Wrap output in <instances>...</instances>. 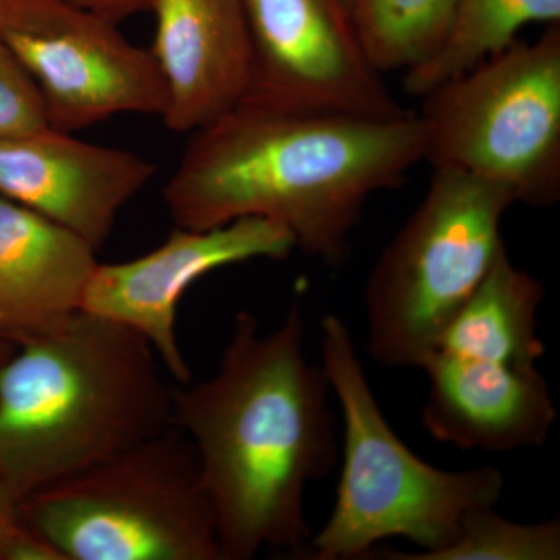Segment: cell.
<instances>
[{"mask_svg": "<svg viewBox=\"0 0 560 560\" xmlns=\"http://www.w3.org/2000/svg\"><path fill=\"white\" fill-rule=\"evenodd\" d=\"M305 334L298 301L268 334L238 312L215 374L172 385L173 425L197 453L221 560L308 550L305 492L337 467L340 444L329 381Z\"/></svg>", "mask_w": 560, "mask_h": 560, "instance_id": "cell-1", "label": "cell"}, {"mask_svg": "<svg viewBox=\"0 0 560 560\" xmlns=\"http://www.w3.org/2000/svg\"><path fill=\"white\" fill-rule=\"evenodd\" d=\"M190 135L164 187L176 226L276 221L296 249L330 268L348 260L371 198L425 160L415 110L368 119L242 101Z\"/></svg>", "mask_w": 560, "mask_h": 560, "instance_id": "cell-2", "label": "cell"}, {"mask_svg": "<svg viewBox=\"0 0 560 560\" xmlns=\"http://www.w3.org/2000/svg\"><path fill=\"white\" fill-rule=\"evenodd\" d=\"M145 338L79 312L0 364V485L20 504L173 427ZM165 371V370H164Z\"/></svg>", "mask_w": 560, "mask_h": 560, "instance_id": "cell-3", "label": "cell"}, {"mask_svg": "<svg viewBox=\"0 0 560 560\" xmlns=\"http://www.w3.org/2000/svg\"><path fill=\"white\" fill-rule=\"evenodd\" d=\"M320 366L342 415L341 474L334 510L304 559H363L399 537L419 551H389L386 559L423 560L452 544L470 511L499 503L506 480L495 467L440 469L397 436L348 324L335 313L320 323Z\"/></svg>", "mask_w": 560, "mask_h": 560, "instance_id": "cell-4", "label": "cell"}, {"mask_svg": "<svg viewBox=\"0 0 560 560\" xmlns=\"http://www.w3.org/2000/svg\"><path fill=\"white\" fill-rule=\"evenodd\" d=\"M61 560H221L215 510L175 425L21 503Z\"/></svg>", "mask_w": 560, "mask_h": 560, "instance_id": "cell-5", "label": "cell"}, {"mask_svg": "<svg viewBox=\"0 0 560 560\" xmlns=\"http://www.w3.org/2000/svg\"><path fill=\"white\" fill-rule=\"evenodd\" d=\"M514 197L455 168H433L418 208L385 246L364 287L366 348L390 370H420L445 327L506 253Z\"/></svg>", "mask_w": 560, "mask_h": 560, "instance_id": "cell-6", "label": "cell"}, {"mask_svg": "<svg viewBox=\"0 0 560 560\" xmlns=\"http://www.w3.org/2000/svg\"><path fill=\"white\" fill-rule=\"evenodd\" d=\"M422 98L425 160L504 187L515 205L560 201V24L517 39Z\"/></svg>", "mask_w": 560, "mask_h": 560, "instance_id": "cell-7", "label": "cell"}, {"mask_svg": "<svg viewBox=\"0 0 560 560\" xmlns=\"http://www.w3.org/2000/svg\"><path fill=\"white\" fill-rule=\"evenodd\" d=\"M0 36L55 130L75 132L120 114L164 116L160 66L117 22L62 0H0Z\"/></svg>", "mask_w": 560, "mask_h": 560, "instance_id": "cell-8", "label": "cell"}, {"mask_svg": "<svg viewBox=\"0 0 560 560\" xmlns=\"http://www.w3.org/2000/svg\"><path fill=\"white\" fill-rule=\"evenodd\" d=\"M253 75L243 101L300 113H407L372 65L345 0H245Z\"/></svg>", "mask_w": 560, "mask_h": 560, "instance_id": "cell-9", "label": "cell"}, {"mask_svg": "<svg viewBox=\"0 0 560 560\" xmlns=\"http://www.w3.org/2000/svg\"><path fill=\"white\" fill-rule=\"evenodd\" d=\"M294 249L290 232L271 220L241 219L210 230L176 226L167 241L138 259L98 264L81 312L135 330L173 381L189 383L191 371L176 331L186 291L212 271L249 260H285Z\"/></svg>", "mask_w": 560, "mask_h": 560, "instance_id": "cell-10", "label": "cell"}, {"mask_svg": "<svg viewBox=\"0 0 560 560\" xmlns=\"http://www.w3.org/2000/svg\"><path fill=\"white\" fill-rule=\"evenodd\" d=\"M154 175L156 165L145 158L50 127L0 139V197L68 228L95 249Z\"/></svg>", "mask_w": 560, "mask_h": 560, "instance_id": "cell-11", "label": "cell"}, {"mask_svg": "<svg viewBox=\"0 0 560 560\" xmlns=\"http://www.w3.org/2000/svg\"><path fill=\"white\" fill-rule=\"evenodd\" d=\"M422 423L430 436L463 451L511 453L540 447L558 410L537 364L433 352Z\"/></svg>", "mask_w": 560, "mask_h": 560, "instance_id": "cell-12", "label": "cell"}, {"mask_svg": "<svg viewBox=\"0 0 560 560\" xmlns=\"http://www.w3.org/2000/svg\"><path fill=\"white\" fill-rule=\"evenodd\" d=\"M151 54L167 88L161 117L175 132L219 119L246 97L253 46L245 0H151Z\"/></svg>", "mask_w": 560, "mask_h": 560, "instance_id": "cell-13", "label": "cell"}, {"mask_svg": "<svg viewBox=\"0 0 560 560\" xmlns=\"http://www.w3.org/2000/svg\"><path fill=\"white\" fill-rule=\"evenodd\" d=\"M97 249L0 197V338L20 346L81 312Z\"/></svg>", "mask_w": 560, "mask_h": 560, "instance_id": "cell-14", "label": "cell"}, {"mask_svg": "<svg viewBox=\"0 0 560 560\" xmlns=\"http://www.w3.org/2000/svg\"><path fill=\"white\" fill-rule=\"evenodd\" d=\"M545 289L503 253L477 290L445 327L433 352L537 364L545 345L537 334V313Z\"/></svg>", "mask_w": 560, "mask_h": 560, "instance_id": "cell-15", "label": "cell"}, {"mask_svg": "<svg viewBox=\"0 0 560 560\" xmlns=\"http://www.w3.org/2000/svg\"><path fill=\"white\" fill-rule=\"evenodd\" d=\"M530 24H560V0H458L440 50L404 73L405 92L423 97L438 84L510 47Z\"/></svg>", "mask_w": 560, "mask_h": 560, "instance_id": "cell-16", "label": "cell"}, {"mask_svg": "<svg viewBox=\"0 0 560 560\" xmlns=\"http://www.w3.org/2000/svg\"><path fill=\"white\" fill-rule=\"evenodd\" d=\"M458 0H353V25L375 69L408 72L447 38Z\"/></svg>", "mask_w": 560, "mask_h": 560, "instance_id": "cell-17", "label": "cell"}, {"mask_svg": "<svg viewBox=\"0 0 560 560\" xmlns=\"http://www.w3.org/2000/svg\"><path fill=\"white\" fill-rule=\"evenodd\" d=\"M560 522L517 523L495 506L477 508L451 545L423 560H559Z\"/></svg>", "mask_w": 560, "mask_h": 560, "instance_id": "cell-18", "label": "cell"}, {"mask_svg": "<svg viewBox=\"0 0 560 560\" xmlns=\"http://www.w3.org/2000/svg\"><path fill=\"white\" fill-rule=\"evenodd\" d=\"M49 127L38 90L0 36V139Z\"/></svg>", "mask_w": 560, "mask_h": 560, "instance_id": "cell-19", "label": "cell"}, {"mask_svg": "<svg viewBox=\"0 0 560 560\" xmlns=\"http://www.w3.org/2000/svg\"><path fill=\"white\" fill-rule=\"evenodd\" d=\"M0 559L61 560L47 541L28 528L20 504L0 485Z\"/></svg>", "mask_w": 560, "mask_h": 560, "instance_id": "cell-20", "label": "cell"}, {"mask_svg": "<svg viewBox=\"0 0 560 560\" xmlns=\"http://www.w3.org/2000/svg\"><path fill=\"white\" fill-rule=\"evenodd\" d=\"M62 2L90 10L117 24L151 9V0H62Z\"/></svg>", "mask_w": 560, "mask_h": 560, "instance_id": "cell-21", "label": "cell"}, {"mask_svg": "<svg viewBox=\"0 0 560 560\" xmlns=\"http://www.w3.org/2000/svg\"><path fill=\"white\" fill-rule=\"evenodd\" d=\"M14 350H16V346L11 345L10 341L3 340V338H0V364L5 363Z\"/></svg>", "mask_w": 560, "mask_h": 560, "instance_id": "cell-22", "label": "cell"}, {"mask_svg": "<svg viewBox=\"0 0 560 560\" xmlns=\"http://www.w3.org/2000/svg\"><path fill=\"white\" fill-rule=\"evenodd\" d=\"M345 2H346V5H348L349 10H350V7H352L353 0H345Z\"/></svg>", "mask_w": 560, "mask_h": 560, "instance_id": "cell-23", "label": "cell"}]
</instances>
